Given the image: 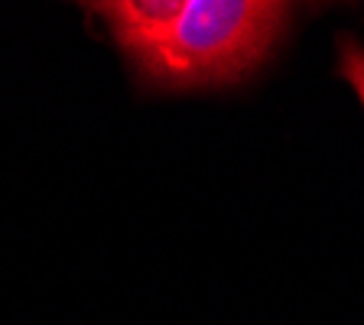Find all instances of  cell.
Listing matches in <instances>:
<instances>
[{"label": "cell", "mask_w": 364, "mask_h": 325, "mask_svg": "<svg viewBox=\"0 0 364 325\" xmlns=\"http://www.w3.org/2000/svg\"><path fill=\"white\" fill-rule=\"evenodd\" d=\"M105 26L140 91H225L257 78L303 4L283 0H105L82 4Z\"/></svg>", "instance_id": "6da1fadb"}, {"label": "cell", "mask_w": 364, "mask_h": 325, "mask_svg": "<svg viewBox=\"0 0 364 325\" xmlns=\"http://www.w3.org/2000/svg\"><path fill=\"white\" fill-rule=\"evenodd\" d=\"M335 78L355 91L364 111V43L355 33H338L335 36Z\"/></svg>", "instance_id": "7a4b0ae2"}]
</instances>
